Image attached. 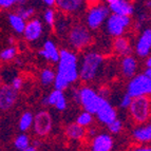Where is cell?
I'll return each instance as SVG.
<instances>
[{"instance_id":"1","label":"cell","mask_w":151,"mask_h":151,"mask_svg":"<svg viewBox=\"0 0 151 151\" xmlns=\"http://www.w3.org/2000/svg\"><path fill=\"white\" fill-rule=\"evenodd\" d=\"M78 63L79 57L75 51L65 48L59 51V59L53 83L55 90L63 92L78 81Z\"/></svg>"},{"instance_id":"2","label":"cell","mask_w":151,"mask_h":151,"mask_svg":"<svg viewBox=\"0 0 151 151\" xmlns=\"http://www.w3.org/2000/svg\"><path fill=\"white\" fill-rule=\"evenodd\" d=\"M105 57L96 51H87L83 53L78 63V79L83 83H90L97 78L103 65Z\"/></svg>"},{"instance_id":"3","label":"cell","mask_w":151,"mask_h":151,"mask_svg":"<svg viewBox=\"0 0 151 151\" xmlns=\"http://www.w3.org/2000/svg\"><path fill=\"white\" fill-rule=\"evenodd\" d=\"M67 38L72 51H81L93 42L92 32L81 22H75L69 28Z\"/></svg>"},{"instance_id":"4","label":"cell","mask_w":151,"mask_h":151,"mask_svg":"<svg viewBox=\"0 0 151 151\" xmlns=\"http://www.w3.org/2000/svg\"><path fill=\"white\" fill-rule=\"evenodd\" d=\"M107 99L103 97L94 88L88 85H83L78 88V104L83 111L91 114H95L96 111Z\"/></svg>"},{"instance_id":"5","label":"cell","mask_w":151,"mask_h":151,"mask_svg":"<svg viewBox=\"0 0 151 151\" xmlns=\"http://www.w3.org/2000/svg\"><path fill=\"white\" fill-rule=\"evenodd\" d=\"M129 116L136 125L148 124L151 114V104L149 96L133 98L128 108Z\"/></svg>"},{"instance_id":"6","label":"cell","mask_w":151,"mask_h":151,"mask_svg":"<svg viewBox=\"0 0 151 151\" xmlns=\"http://www.w3.org/2000/svg\"><path fill=\"white\" fill-rule=\"evenodd\" d=\"M110 15L106 3L99 2L94 3L87 9L85 12V23L87 28L90 31L98 30L101 25L105 24L107 18Z\"/></svg>"},{"instance_id":"7","label":"cell","mask_w":151,"mask_h":151,"mask_svg":"<svg viewBox=\"0 0 151 151\" xmlns=\"http://www.w3.org/2000/svg\"><path fill=\"white\" fill-rule=\"evenodd\" d=\"M151 93V78L145 76L143 73H137L130 78L126 86V94L132 99L137 97L149 96Z\"/></svg>"},{"instance_id":"8","label":"cell","mask_w":151,"mask_h":151,"mask_svg":"<svg viewBox=\"0 0 151 151\" xmlns=\"http://www.w3.org/2000/svg\"><path fill=\"white\" fill-rule=\"evenodd\" d=\"M131 24H132V18L131 17L119 16L114 15V14H110L107 18L106 22H105L107 34L113 38L125 36Z\"/></svg>"},{"instance_id":"9","label":"cell","mask_w":151,"mask_h":151,"mask_svg":"<svg viewBox=\"0 0 151 151\" xmlns=\"http://www.w3.org/2000/svg\"><path fill=\"white\" fill-rule=\"evenodd\" d=\"M33 131L37 137L43 139L48 136L53 128V117L47 110H41L34 115L33 122Z\"/></svg>"},{"instance_id":"10","label":"cell","mask_w":151,"mask_h":151,"mask_svg":"<svg viewBox=\"0 0 151 151\" xmlns=\"http://www.w3.org/2000/svg\"><path fill=\"white\" fill-rule=\"evenodd\" d=\"M43 33H45L43 22L40 19L34 17L29 21H27L24 30H23L21 35L23 36L25 41H28L30 43H35L42 37Z\"/></svg>"},{"instance_id":"11","label":"cell","mask_w":151,"mask_h":151,"mask_svg":"<svg viewBox=\"0 0 151 151\" xmlns=\"http://www.w3.org/2000/svg\"><path fill=\"white\" fill-rule=\"evenodd\" d=\"M114 147L113 136L108 132H99L91 139L89 151H112Z\"/></svg>"},{"instance_id":"12","label":"cell","mask_w":151,"mask_h":151,"mask_svg":"<svg viewBox=\"0 0 151 151\" xmlns=\"http://www.w3.org/2000/svg\"><path fill=\"white\" fill-rule=\"evenodd\" d=\"M151 52V30L145 29L137 37L134 45V53L139 58L149 57Z\"/></svg>"},{"instance_id":"13","label":"cell","mask_w":151,"mask_h":151,"mask_svg":"<svg viewBox=\"0 0 151 151\" xmlns=\"http://www.w3.org/2000/svg\"><path fill=\"white\" fill-rule=\"evenodd\" d=\"M110 14L125 17H131L134 13V5L127 0H108L106 2Z\"/></svg>"},{"instance_id":"14","label":"cell","mask_w":151,"mask_h":151,"mask_svg":"<svg viewBox=\"0 0 151 151\" xmlns=\"http://www.w3.org/2000/svg\"><path fill=\"white\" fill-rule=\"evenodd\" d=\"M18 99V92H16L10 85H2L0 88V110H11Z\"/></svg>"},{"instance_id":"15","label":"cell","mask_w":151,"mask_h":151,"mask_svg":"<svg viewBox=\"0 0 151 151\" xmlns=\"http://www.w3.org/2000/svg\"><path fill=\"white\" fill-rule=\"evenodd\" d=\"M95 115L98 123L107 127L117 119V111L108 101H106L96 111Z\"/></svg>"},{"instance_id":"16","label":"cell","mask_w":151,"mask_h":151,"mask_svg":"<svg viewBox=\"0 0 151 151\" xmlns=\"http://www.w3.org/2000/svg\"><path fill=\"white\" fill-rule=\"evenodd\" d=\"M42 104L45 106H53L57 111H65L68 108V99L65 97V92H61L59 90L51 91L48 94V96H45L43 98Z\"/></svg>"},{"instance_id":"17","label":"cell","mask_w":151,"mask_h":151,"mask_svg":"<svg viewBox=\"0 0 151 151\" xmlns=\"http://www.w3.org/2000/svg\"><path fill=\"white\" fill-rule=\"evenodd\" d=\"M139 60L134 55H128L122 58L121 63H119V70L124 78L130 79L133 76H135L139 72Z\"/></svg>"},{"instance_id":"18","label":"cell","mask_w":151,"mask_h":151,"mask_svg":"<svg viewBox=\"0 0 151 151\" xmlns=\"http://www.w3.org/2000/svg\"><path fill=\"white\" fill-rule=\"evenodd\" d=\"M55 6L65 14H81L85 11L87 3L83 0H55Z\"/></svg>"},{"instance_id":"19","label":"cell","mask_w":151,"mask_h":151,"mask_svg":"<svg viewBox=\"0 0 151 151\" xmlns=\"http://www.w3.org/2000/svg\"><path fill=\"white\" fill-rule=\"evenodd\" d=\"M59 49H58L57 45L54 42L52 39H47L43 42L42 48L38 51V54L40 57L45 59L49 63H57L58 59H59Z\"/></svg>"},{"instance_id":"20","label":"cell","mask_w":151,"mask_h":151,"mask_svg":"<svg viewBox=\"0 0 151 151\" xmlns=\"http://www.w3.org/2000/svg\"><path fill=\"white\" fill-rule=\"evenodd\" d=\"M112 51L113 53L121 57L132 55L133 48H132V43H131L130 38L127 36H121V37L114 38L112 41Z\"/></svg>"},{"instance_id":"21","label":"cell","mask_w":151,"mask_h":151,"mask_svg":"<svg viewBox=\"0 0 151 151\" xmlns=\"http://www.w3.org/2000/svg\"><path fill=\"white\" fill-rule=\"evenodd\" d=\"M131 135L133 139L142 145L149 144L151 141V126L150 124H145V125H139L135 127L131 132Z\"/></svg>"},{"instance_id":"22","label":"cell","mask_w":151,"mask_h":151,"mask_svg":"<svg viewBox=\"0 0 151 151\" xmlns=\"http://www.w3.org/2000/svg\"><path fill=\"white\" fill-rule=\"evenodd\" d=\"M65 134L72 141H81L86 137V129L76 125L75 123H72L65 128Z\"/></svg>"},{"instance_id":"23","label":"cell","mask_w":151,"mask_h":151,"mask_svg":"<svg viewBox=\"0 0 151 151\" xmlns=\"http://www.w3.org/2000/svg\"><path fill=\"white\" fill-rule=\"evenodd\" d=\"M8 20L11 25V28L15 31L17 34H22L27 21L23 20L22 18H21L19 15H17L15 12H11L10 14H9Z\"/></svg>"},{"instance_id":"24","label":"cell","mask_w":151,"mask_h":151,"mask_svg":"<svg viewBox=\"0 0 151 151\" xmlns=\"http://www.w3.org/2000/svg\"><path fill=\"white\" fill-rule=\"evenodd\" d=\"M33 122H34V114L31 111H24L19 117L18 128L22 133L28 132L30 129H32Z\"/></svg>"},{"instance_id":"25","label":"cell","mask_w":151,"mask_h":151,"mask_svg":"<svg viewBox=\"0 0 151 151\" xmlns=\"http://www.w3.org/2000/svg\"><path fill=\"white\" fill-rule=\"evenodd\" d=\"M55 81V70L52 68H45L39 73V81L42 86H52Z\"/></svg>"},{"instance_id":"26","label":"cell","mask_w":151,"mask_h":151,"mask_svg":"<svg viewBox=\"0 0 151 151\" xmlns=\"http://www.w3.org/2000/svg\"><path fill=\"white\" fill-rule=\"evenodd\" d=\"M93 122H94V115L89 113V112H86V111H81L75 119L76 125L83 127V128H85V129L92 126Z\"/></svg>"},{"instance_id":"27","label":"cell","mask_w":151,"mask_h":151,"mask_svg":"<svg viewBox=\"0 0 151 151\" xmlns=\"http://www.w3.org/2000/svg\"><path fill=\"white\" fill-rule=\"evenodd\" d=\"M13 144H14V147H15L16 150L22 151L31 145V139L27 133H20L15 136Z\"/></svg>"},{"instance_id":"28","label":"cell","mask_w":151,"mask_h":151,"mask_svg":"<svg viewBox=\"0 0 151 151\" xmlns=\"http://www.w3.org/2000/svg\"><path fill=\"white\" fill-rule=\"evenodd\" d=\"M18 50L15 45H9L2 51H0V60L4 61V63H10V61L15 59Z\"/></svg>"},{"instance_id":"29","label":"cell","mask_w":151,"mask_h":151,"mask_svg":"<svg viewBox=\"0 0 151 151\" xmlns=\"http://www.w3.org/2000/svg\"><path fill=\"white\" fill-rule=\"evenodd\" d=\"M15 13L17 15H19L24 21H29L30 19L34 18L36 14L35 8L33 6H25V5H18V8L16 9Z\"/></svg>"},{"instance_id":"30","label":"cell","mask_w":151,"mask_h":151,"mask_svg":"<svg viewBox=\"0 0 151 151\" xmlns=\"http://www.w3.org/2000/svg\"><path fill=\"white\" fill-rule=\"evenodd\" d=\"M107 129H108L109 134L111 133V135H116V134L122 133V131L124 130V123L122 119H116L115 121H113L110 125L107 126Z\"/></svg>"},{"instance_id":"31","label":"cell","mask_w":151,"mask_h":151,"mask_svg":"<svg viewBox=\"0 0 151 151\" xmlns=\"http://www.w3.org/2000/svg\"><path fill=\"white\" fill-rule=\"evenodd\" d=\"M43 20L49 27H54L56 23V12L54 9H47L43 13Z\"/></svg>"},{"instance_id":"32","label":"cell","mask_w":151,"mask_h":151,"mask_svg":"<svg viewBox=\"0 0 151 151\" xmlns=\"http://www.w3.org/2000/svg\"><path fill=\"white\" fill-rule=\"evenodd\" d=\"M23 83H24V81H23V78L21 76H15V77L12 78V81H11V85L10 86L12 87V89L18 92V91H20L23 87Z\"/></svg>"},{"instance_id":"33","label":"cell","mask_w":151,"mask_h":151,"mask_svg":"<svg viewBox=\"0 0 151 151\" xmlns=\"http://www.w3.org/2000/svg\"><path fill=\"white\" fill-rule=\"evenodd\" d=\"M131 101H132V98L128 95V94H124L123 97L121 98V101H119V107L122 109H128L130 106Z\"/></svg>"},{"instance_id":"34","label":"cell","mask_w":151,"mask_h":151,"mask_svg":"<svg viewBox=\"0 0 151 151\" xmlns=\"http://www.w3.org/2000/svg\"><path fill=\"white\" fill-rule=\"evenodd\" d=\"M17 0H0V9H11L15 4H17Z\"/></svg>"},{"instance_id":"35","label":"cell","mask_w":151,"mask_h":151,"mask_svg":"<svg viewBox=\"0 0 151 151\" xmlns=\"http://www.w3.org/2000/svg\"><path fill=\"white\" fill-rule=\"evenodd\" d=\"M98 133H99L98 128H97V127H95V126H93V125L86 129V135L90 136L91 139H92V137H94V136H95L96 134H98Z\"/></svg>"},{"instance_id":"36","label":"cell","mask_w":151,"mask_h":151,"mask_svg":"<svg viewBox=\"0 0 151 151\" xmlns=\"http://www.w3.org/2000/svg\"><path fill=\"white\" fill-rule=\"evenodd\" d=\"M131 151H151V148L147 145H139V146L134 147Z\"/></svg>"},{"instance_id":"37","label":"cell","mask_w":151,"mask_h":151,"mask_svg":"<svg viewBox=\"0 0 151 151\" xmlns=\"http://www.w3.org/2000/svg\"><path fill=\"white\" fill-rule=\"evenodd\" d=\"M71 96H72V99L76 103H78V88H74L71 92Z\"/></svg>"},{"instance_id":"38","label":"cell","mask_w":151,"mask_h":151,"mask_svg":"<svg viewBox=\"0 0 151 151\" xmlns=\"http://www.w3.org/2000/svg\"><path fill=\"white\" fill-rule=\"evenodd\" d=\"M43 3L45 5H48L50 9H53V6H55V0H45Z\"/></svg>"},{"instance_id":"39","label":"cell","mask_w":151,"mask_h":151,"mask_svg":"<svg viewBox=\"0 0 151 151\" xmlns=\"http://www.w3.org/2000/svg\"><path fill=\"white\" fill-rule=\"evenodd\" d=\"M144 65H145V69H151V58L150 57L145 58Z\"/></svg>"},{"instance_id":"40","label":"cell","mask_w":151,"mask_h":151,"mask_svg":"<svg viewBox=\"0 0 151 151\" xmlns=\"http://www.w3.org/2000/svg\"><path fill=\"white\" fill-rule=\"evenodd\" d=\"M142 73H143L145 76H147V77L151 78V69H144V71L142 72Z\"/></svg>"},{"instance_id":"41","label":"cell","mask_w":151,"mask_h":151,"mask_svg":"<svg viewBox=\"0 0 151 151\" xmlns=\"http://www.w3.org/2000/svg\"><path fill=\"white\" fill-rule=\"evenodd\" d=\"M37 150H38L37 147H35L34 145H30L28 148H25L24 150H22V151H37Z\"/></svg>"},{"instance_id":"42","label":"cell","mask_w":151,"mask_h":151,"mask_svg":"<svg viewBox=\"0 0 151 151\" xmlns=\"http://www.w3.org/2000/svg\"><path fill=\"white\" fill-rule=\"evenodd\" d=\"M9 42L11 43L10 45H14V38H13V37H10V38H9Z\"/></svg>"},{"instance_id":"43","label":"cell","mask_w":151,"mask_h":151,"mask_svg":"<svg viewBox=\"0 0 151 151\" xmlns=\"http://www.w3.org/2000/svg\"><path fill=\"white\" fill-rule=\"evenodd\" d=\"M2 86V79H1V76H0V88Z\"/></svg>"}]
</instances>
